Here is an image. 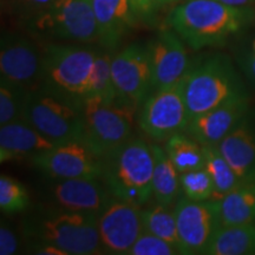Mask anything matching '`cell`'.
Here are the masks:
<instances>
[{"mask_svg":"<svg viewBox=\"0 0 255 255\" xmlns=\"http://www.w3.org/2000/svg\"><path fill=\"white\" fill-rule=\"evenodd\" d=\"M101 47L115 51L141 21L130 0H90Z\"/></svg>","mask_w":255,"mask_h":255,"instance_id":"obj_18","label":"cell"},{"mask_svg":"<svg viewBox=\"0 0 255 255\" xmlns=\"http://www.w3.org/2000/svg\"><path fill=\"white\" fill-rule=\"evenodd\" d=\"M97 214L57 207L43 209L25 219L24 232L32 245H47L64 255L103 253Z\"/></svg>","mask_w":255,"mask_h":255,"instance_id":"obj_2","label":"cell"},{"mask_svg":"<svg viewBox=\"0 0 255 255\" xmlns=\"http://www.w3.org/2000/svg\"><path fill=\"white\" fill-rule=\"evenodd\" d=\"M221 226L255 223V177L242 181L219 200Z\"/></svg>","mask_w":255,"mask_h":255,"instance_id":"obj_21","label":"cell"},{"mask_svg":"<svg viewBox=\"0 0 255 255\" xmlns=\"http://www.w3.org/2000/svg\"><path fill=\"white\" fill-rule=\"evenodd\" d=\"M151 68V92L173 87L182 81L191 60L184 41L170 27L162 28L146 43Z\"/></svg>","mask_w":255,"mask_h":255,"instance_id":"obj_15","label":"cell"},{"mask_svg":"<svg viewBox=\"0 0 255 255\" xmlns=\"http://www.w3.org/2000/svg\"><path fill=\"white\" fill-rule=\"evenodd\" d=\"M97 49L77 43L51 41L43 49L40 88L84 107L90 97ZM38 87V88H39Z\"/></svg>","mask_w":255,"mask_h":255,"instance_id":"obj_4","label":"cell"},{"mask_svg":"<svg viewBox=\"0 0 255 255\" xmlns=\"http://www.w3.org/2000/svg\"><path fill=\"white\" fill-rule=\"evenodd\" d=\"M174 212L181 254H203L221 226L219 200L193 201L182 196Z\"/></svg>","mask_w":255,"mask_h":255,"instance_id":"obj_12","label":"cell"},{"mask_svg":"<svg viewBox=\"0 0 255 255\" xmlns=\"http://www.w3.org/2000/svg\"><path fill=\"white\" fill-rule=\"evenodd\" d=\"M164 150L180 174L206 165L203 146L187 132H177L168 138Z\"/></svg>","mask_w":255,"mask_h":255,"instance_id":"obj_24","label":"cell"},{"mask_svg":"<svg viewBox=\"0 0 255 255\" xmlns=\"http://www.w3.org/2000/svg\"><path fill=\"white\" fill-rule=\"evenodd\" d=\"M21 119L56 144L83 137V107L40 87L27 92Z\"/></svg>","mask_w":255,"mask_h":255,"instance_id":"obj_7","label":"cell"},{"mask_svg":"<svg viewBox=\"0 0 255 255\" xmlns=\"http://www.w3.org/2000/svg\"><path fill=\"white\" fill-rule=\"evenodd\" d=\"M30 206V196L20 182L1 175L0 177V209L7 215L23 213Z\"/></svg>","mask_w":255,"mask_h":255,"instance_id":"obj_29","label":"cell"},{"mask_svg":"<svg viewBox=\"0 0 255 255\" xmlns=\"http://www.w3.org/2000/svg\"><path fill=\"white\" fill-rule=\"evenodd\" d=\"M19 239L8 223L1 221L0 226V254L13 255L18 252Z\"/></svg>","mask_w":255,"mask_h":255,"instance_id":"obj_34","label":"cell"},{"mask_svg":"<svg viewBox=\"0 0 255 255\" xmlns=\"http://www.w3.org/2000/svg\"><path fill=\"white\" fill-rule=\"evenodd\" d=\"M154 164L151 144L131 137L103 158L102 180L113 196L142 207L152 196Z\"/></svg>","mask_w":255,"mask_h":255,"instance_id":"obj_5","label":"cell"},{"mask_svg":"<svg viewBox=\"0 0 255 255\" xmlns=\"http://www.w3.org/2000/svg\"><path fill=\"white\" fill-rule=\"evenodd\" d=\"M111 71L117 100L139 107L151 94V68L146 44L132 43L116 52Z\"/></svg>","mask_w":255,"mask_h":255,"instance_id":"obj_11","label":"cell"},{"mask_svg":"<svg viewBox=\"0 0 255 255\" xmlns=\"http://www.w3.org/2000/svg\"><path fill=\"white\" fill-rule=\"evenodd\" d=\"M156 6H157V8L159 7H163L165 5H170V4H174V2H177L180 1V0H154Z\"/></svg>","mask_w":255,"mask_h":255,"instance_id":"obj_37","label":"cell"},{"mask_svg":"<svg viewBox=\"0 0 255 255\" xmlns=\"http://www.w3.org/2000/svg\"><path fill=\"white\" fill-rule=\"evenodd\" d=\"M142 223L143 231L170 242L180 251L176 218H175L174 209L171 210L170 206L156 202V205L142 209Z\"/></svg>","mask_w":255,"mask_h":255,"instance_id":"obj_25","label":"cell"},{"mask_svg":"<svg viewBox=\"0 0 255 255\" xmlns=\"http://www.w3.org/2000/svg\"><path fill=\"white\" fill-rule=\"evenodd\" d=\"M252 8L234 7L218 0H186L169 12L165 23L191 50L219 47L248 26Z\"/></svg>","mask_w":255,"mask_h":255,"instance_id":"obj_1","label":"cell"},{"mask_svg":"<svg viewBox=\"0 0 255 255\" xmlns=\"http://www.w3.org/2000/svg\"><path fill=\"white\" fill-rule=\"evenodd\" d=\"M216 146L240 182L255 177V121L251 111Z\"/></svg>","mask_w":255,"mask_h":255,"instance_id":"obj_19","label":"cell"},{"mask_svg":"<svg viewBox=\"0 0 255 255\" xmlns=\"http://www.w3.org/2000/svg\"><path fill=\"white\" fill-rule=\"evenodd\" d=\"M33 167L50 180L101 177L103 158L83 139H75L39 152L31 158Z\"/></svg>","mask_w":255,"mask_h":255,"instance_id":"obj_10","label":"cell"},{"mask_svg":"<svg viewBox=\"0 0 255 255\" xmlns=\"http://www.w3.org/2000/svg\"><path fill=\"white\" fill-rule=\"evenodd\" d=\"M136 109L120 101L108 103L97 97H89L83 107L82 139L104 158L132 137Z\"/></svg>","mask_w":255,"mask_h":255,"instance_id":"obj_8","label":"cell"},{"mask_svg":"<svg viewBox=\"0 0 255 255\" xmlns=\"http://www.w3.org/2000/svg\"><path fill=\"white\" fill-rule=\"evenodd\" d=\"M28 91L17 83L0 77V126L21 119Z\"/></svg>","mask_w":255,"mask_h":255,"instance_id":"obj_28","label":"cell"},{"mask_svg":"<svg viewBox=\"0 0 255 255\" xmlns=\"http://www.w3.org/2000/svg\"><path fill=\"white\" fill-rule=\"evenodd\" d=\"M239 68L255 88V51H242L237 57Z\"/></svg>","mask_w":255,"mask_h":255,"instance_id":"obj_35","label":"cell"},{"mask_svg":"<svg viewBox=\"0 0 255 255\" xmlns=\"http://www.w3.org/2000/svg\"><path fill=\"white\" fill-rule=\"evenodd\" d=\"M206 156L205 168L212 177L214 183V199L220 200L229 193L233 188L240 183V180L229 165L227 159L223 157L216 145H202Z\"/></svg>","mask_w":255,"mask_h":255,"instance_id":"obj_26","label":"cell"},{"mask_svg":"<svg viewBox=\"0 0 255 255\" xmlns=\"http://www.w3.org/2000/svg\"><path fill=\"white\" fill-rule=\"evenodd\" d=\"M251 111L248 92L194 117L186 131L201 145H218Z\"/></svg>","mask_w":255,"mask_h":255,"instance_id":"obj_16","label":"cell"},{"mask_svg":"<svg viewBox=\"0 0 255 255\" xmlns=\"http://www.w3.org/2000/svg\"><path fill=\"white\" fill-rule=\"evenodd\" d=\"M32 37L59 43L98 41V27L90 0H55L24 24Z\"/></svg>","mask_w":255,"mask_h":255,"instance_id":"obj_6","label":"cell"},{"mask_svg":"<svg viewBox=\"0 0 255 255\" xmlns=\"http://www.w3.org/2000/svg\"><path fill=\"white\" fill-rule=\"evenodd\" d=\"M155 164L152 174V196L157 203L171 206L181 193L180 173L163 148L151 144Z\"/></svg>","mask_w":255,"mask_h":255,"instance_id":"obj_23","label":"cell"},{"mask_svg":"<svg viewBox=\"0 0 255 255\" xmlns=\"http://www.w3.org/2000/svg\"><path fill=\"white\" fill-rule=\"evenodd\" d=\"M218 1L229 6H234V7H247L248 5L255 2V0H218Z\"/></svg>","mask_w":255,"mask_h":255,"instance_id":"obj_36","label":"cell"},{"mask_svg":"<svg viewBox=\"0 0 255 255\" xmlns=\"http://www.w3.org/2000/svg\"><path fill=\"white\" fill-rule=\"evenodd\" d=\"M181 254L176 246L163 239L143 231L138 239L128 251L127 255H174Z\"/></svg>","mask_w":255,"mask_h":255,"instance_id":"obj_31","label":"cell"},{"mask_svg":"<svg viewBox=\"0 0 255 255\" xmlns=\"http://www.w3.org/2000/svg\"><path fill=\"white\" fill-rule=\"evenodd\" d=\"M181 193L193 201L214 199V183L206 168L180 174Z\"/></svg>","mask_w":255,"mask_h":255,"instance_id":"obj_30","label":"cell"},{"mask_svg":"<svg viewBox=\"0 0 255 255\" xmlns=\"http://www.w3.org/2000/svg\"><path fill=\"white\" fill-rule=\"evenodd\" d=\"M115 51L102 47L97 50L94 70L91 77L90 97H97L103 102H116L117 94L115 89L113 71H111V62Z\"/></svg>","mask_w":255,"mask_h":255,"instance_id":"obj_27","label":"cell"},{"mask_svg":"<svg viewBox=\"0 0 255 255\" xmlns=\"http://www.w3.org/2000/svg\"><path fill=\"white\" fill-rule=\"evenodd\" d=\"M97 225L105 253L127 255L143 233L141 206L113 196L98 214Z\"/></svg>","mask_w":255,"mask_h":255,"instance_id":"obj_14","label":"cell"},{"mask_svg":"<svg viewBox=\"0 0 255 255\" xmlns=\"http://www.w3.org/2000/svg\"><path fill=\"white\" fill-rule=\"evenodd\" d=\"M130 4L141 23L155 25L158 8L154 0H130Z\"/></svg>","mask_w":255,"mask_h":255,"instance_id":"obj_33","label":"cell"},{"mask_svg":"<svg viewBox=\"0 0 255 255\" xmlns=\"http://www.w3.org/2000/svg\"><path fill=\"white\" fill-rule=\"evenodd\" d=\"M50 194L57 207L73 212L100 214L113 197L101 177L55 180Z\"/></svg>","mask_w":255,"mask_h":255,"instance_id":"obj_17","label":"cell"},{"mask_svg":"<svg viewBox=\"0 0 255 255\" xmlns=\"http://www.w3.org/2000/svg\"><path fill=\"white\" fill-rule=\"evenodd\" d=\"M53 1L55 0H1V4L6 13L24 25Z\"/></svg>","mask_w":255,"mask_h":255,"instance_id":"obj_32","label":"cell"},{"mask_svg":"<svg viewBox=\"0 0 255 255\" xmlns=\"http://www.w3.org/2000/svg\"><path fill=\"white\" fill-rule=\"evenodd\" d=\"M43 133L23 119L0 126V161L1 163L15 159L32 158L39 152L56 146Z\"/></svg>","mask_w":255,"mask_h":255,"instance_id":"obj_20","label":"cell"},{"mask_svg":"<svg viewBox=\"0 0 255 255\" xmlns=\"http://www.w3.org/2000/svg\"><path fill=\"white\" fill-rule=\"evenodd\" d=\"M189 121L181 81L148 96L142 104L138 126L151 139L165 142L175 133L186 131Z\"/></svg>","mask_w":255,"mask_h":255,"instance_id":"obj_9","label":"cell"},{"mask_svg":"<svg viewBox=\"0 0 255 255\" xmlns=\"http://www.w3.org/2000/svg\"><path fill=\"white\" fill-rule=\"evenodd\" d=\"M207 255H253L255 254V223L220 226L208 246Z\"/></svg>","mask_w":255,"mask_h":255,"instance_id":"obj_22","label":"cell"},{"mask_svg":"<svg viewBox=\"0 0 255 255\" xmlns=\"http://www.w3.org/2000/svg\"><path fill=\"white\" fill-rule=\"evenodd\" d=\"M0 73L27 90L37 89L43 73V49L30 37L4 32L0 41Z\"/></svg>","mask_w":255,"mask_h":255,"instance_id":"obj_13","label":"cell"},{"mask_svg":"<svg viewBox=\"0 0 255 255\" xmlns=\"http://www.w3.org/2000/svg\"><path fill=\"white\" fill-rule=\"evenodd\" d=\"M253 50H254V51H255V40H254V41H253Z\"/></svg>","mask_w":255,"mask_h":255,"instance_id":"obj_38","label":"cell"},{"mask_svg":"<svg viewBox=\"0 0 255 255\" xmlns=\"http://www.w3.org/2000/svg\"><path fill=\"white\" fill-rule=\"evenodd\" d=\"M182 90L189 120L247 92L232 59L222 53L191 60L182 79Z\"/></svg>","mask_w":255,"mask_h":255,"instance_id":"obj_3","label":"cell"}]
</instances>
